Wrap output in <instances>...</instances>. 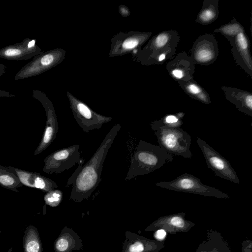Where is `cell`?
Here are the masks:
<instances>
[{"instance_id":"1","label":"cell","mask_w":252,"mask_h":252,"mask_svg":"<svg viewBox=\"0 0 252 252\" xmlns=\"http://www.w3.org/2000/svg\"><path fill=\"white\" fill-rule=\"evenodd\" d=\"M121 127L120 124L115 125L91 158L86 163L78 165L68 178L66 187L72 185L70 200L80 203L88 199L98 187L101 181L104 160Z\"/></svg>"},{"instance_id":"2","label":"cell","mask_w":252,"mask_h":252,"mask_svg":"<svg viewBox=\"0 0 252 252\" xmlns=\"http://www.w3.org/2000/svg\"><path fill=\"white\" fill-rule=\"evenodd\" d=\"M173 156L159 146L140 140L131 156L125 180L154 172L172 161Z\"/></svg>"},{"instance_id":"3","label":"cell","mask_w":252,"mask_h":252,"mask_svg":"<svg viewBox=\"0 0 252 252\" xmlns=\"http://www.w3.org/2000/svg\"><path fill=\"white\" fill-rule=\"evenodd\" d=\"M180 40L175 31H163L154 36L137 54L138 60L142 64H161L174 56Z\"/></svg>"},{"instance_id":"4","label":"cell","mask_w":252,"mask_h":252,"mask_svg":"<svg viewBox=\"0 0 252 252\" xmlns=\"http://www.w3.org/2000/svg\"><path fill=\"white\" fill-rule=\"evenodd\" d=\"M159 146L169 154L190 158L191 137L181 127H161L155 131Z\"/></svg>"},{"instance_id":"5","label":"cell","mask_w":252,"mask_h":252,"mask_svg":"<svg viewBox=\"0 0 252 252\" xmlns=\"http://www.w3.org/2000/svg\"><path fill=\"white\" fill-rule=\"evenodd\" d=\"M155 185L172 190L191 193L204 196L226 199L230 198L228 194L214 187L203 184L200 179L189 173H184L171 181H161L156 183Z\"/></svg>"},{"instance_id":"6","label":"cell","mask_w":252,"mask_h":252,"mask_svg":"<svg viewBox=\"0 0 252 252\" xmlns=\"http://www.w3.org/2000/svg\"><path fill=\"white\" fill-rule=\"evenodd\" d=\"M64 56V51L59 48L36 55L31 62L19 70L14 79L18 80L39 75L62 62Z\"/></svg>"},{"instance_id":"7","label":"cell","mask_w":252,"mask_h":252,"mask_svg":"<svg viewBox=\"0 0 252 252\" xmlns=\"http://www.w3.org/2000/svg\"><path fill=\"white\" fill-rule=\"evenodd\" d=\"M79 149V145L75 144L53 152L44 159L43 171L50 174L61 173L77 163L78 165L83 164Z\"/></svg>"},{"instance_id":"8","label":"cell","mask_w":252,"mask_h":252,"mask_svg":"<svg viewBox=\"0 0 252 252\" xmlns=\"http://www.w3.org/2000/svg\"><path fill=\"white\" fill-rule=\"evenodd\" d=\"M196 142L203 154L207 167L216 176L235 184L240 183L236 171L225 158L200 138L198 137Z\"/></svg>"},{"instance_id":"9","label":"cell","mask_w":252,"mask_h":252,"mask_svg":"<svg viewBox=\"0 0 252 252\" xmlns=\"http://www.w3.org/2000/svg\"><path fill=\"white\" fill-rule=\"evenodd\" d=\"M74 118L84 132L100 129L102 125L112 118L101 115L91 109L82 101L68 94H67Z\"/></svg>"},{"instance_id":"10","label":"cell","mask_w":252,"mask_h":252,"mask_svg":"<svg viewBox=\"0 0 252 252\" xmlns=\"http://www.w3.org/2000/svg\"><path fill=\"white\" fill-rule=\"evenodd\" d=\"M32 96L41 103L46 114L43 136L34 153L35 156H37L46 150L55 140L58 131L59 125L53 105L46 95L40 91L33 90Z\"/></svg>"},{"instance_id":"11","label":"cell","mask_w":252,"mask_h":252,"mask_svg":"<svg viewBox=\"0 0 252 252\" xmlns=\"http://www.w3.org/2000/svg\"><path fill=\"white\" fill-rule=\"evenodd\" d=\"M218 55V46L215 36L205 34L199 36L194 42L190 57L194 64L207 65L213 63Z\"/></svg>"},{"instance_id":"12","label":"cell","mask_w":252,"mask_h":252,"mask_svg":"<svg viewBox=\"0 0 252 252\" xmlns=\"http://www.w3.org/2000/svg\"><path fill=\"white\" fill-rule=\"evenodd\" d=\"M151 34V32H139L120 33L112 39L109 56H122L140 47L150 37Z\"/></svg>"},{"instance_id":"13","label":"cell","mask_w":252,"mask_h":252,"mask_svg":"<svg viewBox=\"0 0 252 252\" xmlns=\"http://www.w3.org/2000/svg\"><path fill=\"white\" fill-rule=\"evenodd\" d=\"M186 213L181 212L158 218L148 226L146 231H152L161 228L170 234L188 232L195 225L193 222L185 218Z\"/></svg>"},{"instance_id":"14","label":"cell","mask_w":252,"mask_h":252,"mask_svg":"<svg viewBox=\"0 0 252 252\" xmlns=\"http://www.w3.org/2000/svg\"><path fill=\"white\" fill-rule=\"evenodd\" d=\"M36 39L25 38L22 42L0 49V58L7 60H27L43 51L36 44Z\"/></svg>"},{"instance_id":"15","label":"cell","mask_w":252,"mask_h":252,"mask_svg":"<svg viewBox=\"0 0 252 252\" xmlns=\"http://www.w3.org/2000/svg\"><path fill=\"white\" fill-rule=\"evenodd\" d=\"M228 41L231 45V52L236 63L252 76V58L250 42L245 31L239 33Z\"/></svg>"},{"instance_id":"16","label":"cell","mask_w":252,"mask_h":252,"mask_svg":"<svg viewBox=\"0 0 252 252\" xmlns=\"http://www.w3.org/2000/svg\"><path fill=\"white\" fill-rule=\"evenodd\" d=\"M194 64L186 52L179 53L166 65V69L172 78L178 83L193 79Z\"/></svg>"},{"instance_id":"17","label":"cell","mask_w":252,"mask_h":252,"mask_svg":"<svg viewBox=\"0 0 252 252\" xmlns=\"http://www.w3.org/2000/svg\"><path fill=\"white\" fill-rule=\"evenodd\" d=\"M163 243L126 231L121 252H160Z\"/></svg>"},{"instance_id":"18","label":"cell","mask_w":252,"mask_h":252,"mask_svg":"<svg viewBox=\"0 0 252 252\" xmlns=\"http://www.w3.org/2000/svg\"><path fill=\"white\" fill-rule=\"evenodd\" d=\"M7 168L17 176L23 185L28 187L39 189L46 192L58 188L57 184L54 181L38 173L12 166L7 167Z\"/></svg>"},{"instance_id":"19","label":"cell","mask_w":252,"mask_h":252,"mask_svg":"<svg viewBox=\"0 0 252 252\" xmlns=\"http://www.w3.org/2000/svg\"><path fill=\"white\" fill-rule=\"evenodd\" d=\"M225 98L243 113L252 117V94L233 87H221Z\"/></svg>"},{"instance_id":"20","label":"cell","mask_w":252,"mask_h":252,"mask_svg":"<svg viewBox=\"0 0 252 252\" xmlns=\"http://www.w3.org/2000/svg\"><path fill=\"white\" fill-rule=\"evenodd\" d=\"M82 240L72 229L64 227L54 243L55 252H73L81 250Z\"/></svg>"},{"instance_id":"21","label":"cell","mask_w":252,"mask_h":252,"mask_svg":"<svg viewBox=\"0 0 252 252\" xmlns=\"http://www.w3.org/2000/svg\"><path fill=\"white\" fill-rule=\"evenodd\" d=\"M196 252H231V250L220 233L211 229L198 245Z\"/></svg>"},{"instance_id":"22","label":"cell","mask_w":252,"mask_h":252,"mask_svg":"<svg viewBox=\"0 0 252 252\" xmlns=\"http://www.w3.org/2000/svg\"><path fill=\"white\" fill-rule=\"evenodd\" d=\"M218 16V0H205L196 18V22L200 24H208L216 20Z\"/></svg>"},{"instance_id":"23","label":"cell","mask_w":252,"mask_h":252,"mask_svg":"<svg viewBox=\"0 0 252 252\" xmlns=\"http://www.w3.org/2000/svg\"><path fill=\"white\" fill-rule=\"evenodd\" d=\"M178 83L183 90L191 98L206 104L211 103L209 94L193 80Z\"/></svg>"},{"instance_id":"24","label":"cell","mask_w":252,"mask_h":252,"mask_svg":"<svg viewBox=\"0 0 252 252\" xmlns=\"http://www.w3.org/2000/svg\"><path fill=\"white\" fill-rule=\"evenodd\" d=\"M0 186L14 191L23 186L17 176L10 171L7 167L0 165Z\"/></svg>"},{"instance_id":"25","label":"cell","mask_w":252,"mask_h":252,"mask_svg":"<svg viewBox=\"0 0 252 252\" xmlns=\"http://www.w3.org/2000/svg\"><path fill=\"white\" fill-rule=\"evenodd\" d=\"M183 125L182 120L179 119L176 114L166 115L160 120H155L150 124L151 129L154 131L162 126L180 127Z\"/></svg>"},{"instance_id":"26","label":"cell","mask_w":252,"mask_h":252,"mask_svg":"<svg viewBox=\"0 0 252 252\" xmlns=\"http://www.w3.org/2000/svg\"><path fill=\"white\" fill-rule=\"evenodd\" d=\"M244 31L243 27L236 19H234L230 23L216 29L214 32L221 33L228 40H229L235 37L239 33Z\"/></svg>"},{"instance_id":"27","label":"cell","mask_w":252,"mask_h":252,"mask_svg":"<svg viewBox=\"0 0 252 252\" xmlns=\"http://www.w3.org/2000/svg\"><path fill=\"white\" fill-rule=\"evenodd\" d=\"M25 252H42L41 244L39 236L33 229L30 230L27 236L25 242Z\"/></svg>"},{"instance_id":"28","label":"cell","mask_w":252,"mask_h":252,"mask_svg":"<svg viewBox=\"0 0 252 252\" xmlns=\"http://www.w3.org/2000/svg\"><path fill=\"white\" fill-rule=\"evenodd\" d=\"M63 192L59 189H54L45 194L44 199L46 204L55 207L58 206L63 198Z\"/></svg>"},{"instance_id":"29","label":"cell","mask_w":252,"mask_h":252,"mask_svg":"<svg viewBox=\"0 0 252 252\" xmlns=\"http://www.w3.org/2000/svg\"><path fill=\"white\" fill-rule=\"evenodd\" d=\"M155 232L154 233V237L155 240L162 243L163 241L166 239L167 233L166 231L161 228H159L155 230Z\"/></svg>"},{"instance_id":"30","label":"cell","mask_w":252,"mask_h":252,"mask_svg":"<svg viewBox=\"0 0 252 252\" xmlns=\"http://www.w3.org/2000/svg\"><path fill=\"white\" fill-rule=\"evenodd\" d=\"M242 252H252V241L246 240L242 243Z\"/></svg>"},{"instance_id":"31","label":"cell","mask_w":252,"mask_h":252,"mask_svg":"<svg viewBox=\"0 0 252 252\" xmlns=\"http://www.w3.org/2000/svg\"><path fill=\"white\" fill-rule=\"evenodd\" d=\"M14 94H10L9 92L0 90V97H15Z\"/></svg>"},{"instance_id":"32","label":"cell","mask_w":252,"mask_h":252,"mask_svg":"<svg viewBox=\"0 0 252 252\" xmlns=\"http://www.w3.org/2000/svg\"><path fill=\"white\" fill-rule=\"evenodd\" d=\"M6 66L3 64L0 63V77H1L5 72Z\"/></svg>"},{"instance_id":"33","label":"cell","mask_w":252,"mask_h":252,"mask_svg":"<svg viewBox=\"0 0 252 252\" xmlns=\"http://www.w3.org/2000/svg\"><path fill=\"white\" fill-rule=\"evenodd\" d=\"M175 114L179 119L182 120L185 115V113L183 112H179Z\"/></svg>"}]
</instances>
